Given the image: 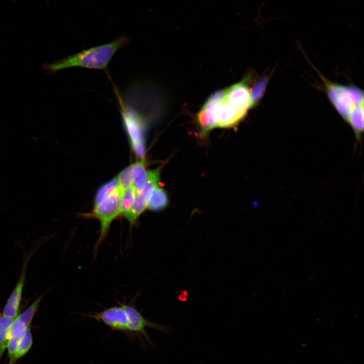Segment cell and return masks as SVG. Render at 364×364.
Segmentation results:
<instances>
[{
	"label": "cell",
	"instance_id": "ba28073f",
	"mask_svg": "<svg viewBox=\"0 0 364 364\" xmlns=\"http://www.w3.org/2000/svg\"><path fill=\"white\" fill-rule=\"evenodd\" d=\"M246 82L245 80L236 83L222 90V94L224 98L230 103L247 112L255 103Z\"/></svg>",
	"mask_w": 364,
	"mask_h": 364
},
{
	"label": "cell",
	"instance_id": "5bb4252c",
	"mask_svg": "<svg viewBox=\"0 0 364 364\" xmlns=\"http://www.w3.org/2000/svg\"><path fill=\"white\" fill-rule=\"evenodd\" d=\"M14 319L0 315V359L7 348V337Z\"/></svg>",
	"mask_w": 364,
	"mask_h": 364
},
{
	"label": "cell",
	"instance_id": "52a82bcc",
	"mask_svg": "<svg viewBox=\"0 0 364 364\" xmlns=\"http://www.w3.org/2000/svg\"><path fill=\"white\" fill-rule=\"evenodd\" d=\"M124 306L129 320V336L139 335L143 336L147 341L152 344L146 331V328L150 327L163 332H167L168 328L161 325L152 322L145 318L135 307L134 303L126 304Z\"/></svg>",
	"mask_w": 364,
	"mask_h": 364
},
{
	"label": "cell",
	"instance_id": "277c9868",
	"mask_svg": "<svg viewBox=\"0 0 364 364\" xmlns=\"http://www.w3.org/2000/svg\"><path fill=\"white\" fill-rule=\"evenodd\" d=\"M122 121L134 154L141 159L145 155L146 119L142 111L129 105L122 107Z\"/></svg>",
	"mask_w": 364,
	"mask_h": 364
},
{
	"label": "cell",
	"instance_id": "7c38bea8",
	"mask_svg": "<svg viewBox=\"0 0 364 364\" xmlns=\"http://www.w3.org/2000/svg\"><path fill=\"white\" fill-rule=\"evenodd\" d=\"M168 204V199L166 191L159 185L153 190L147 208L150 210L158 211L165 209Z\"/></svg>",
	"mask_w": 364,
	"mask_h": 364
},
{
	"label": "cell",
	"instance_id": "3957f363",
	"mask_svg": "<svg viewBox=\"0 0 364 364\" xmlns=\"http://www.w3.org/2000/svg\"><path fill=\"white\" fill-rule=\"evenodd\" d=\"M123 192L118 186L100 203L95 206L91 213L86 214L88 217L98 219L101 224L100 233L93 249L95 258L100 245L106 239L112 222L120 214V203Z\"/></svg>",
	"mask_w": 364,
	"mask_h": 364
},
{
	"label": "cell",
	"instance_id": "e0dca14e",
	"mask_svg": "<svg viewBox=\"0 0 364 364\" xmlns=\"http://www.w3.org/2000/svg\"><path fill=\"white\" fill-rule=\"evenodd\" d=\"M132 165L123 169L118 174L117 179L118 187L124 191L132 184Z\"/></svg>",
	"mask_w": 364,
	"mask_h": 364
},
{
	"label": "cell",
	"instance_id": "9c48e42d",
	"mask_svg": "<svg viewBox=\"0 0 364 364\" xmlns=\"http://www.w3.org/2000/svg\"><path fill=\"white\" fill-rule=\"evenodd\" d=\"M43 295L38 297L28 308L14 319L7 337V343L9 340L19 336L30 327Z\"/></svg>",
	"mask_w": 364,
	"mask_h": 364
},
{
	"label": "cell",
	"instance_id": "5b68a950",
	"mask_svg": "<svg viewBox=\"0 0 364 364\" xmlns=\"http://www.w3.org/2000/svg\"><path fill=\"white\" fill-rule=\"evenodd\" d=\"M118 305L104 308L98 312L85 316L93 318L110 328L112 331L121 332L129 336V320L124 306V301H117Z\"/></svg>",
	"mask_w": 364,
	"mask_h": 364
},
{
	"label": "cell",
	"instance_id": "8992f818",
	"mask_svg": "<svg viewBox=\"0 0 364 364\" xmlns=\"http://www.w3.org/2000/svg\"><path fill=\"white\" fill-rule=\"evenodd\" d=\"M160 167L147 172V180L143 189L136 194L134 203L131 209L123 214L129 221L130 226L135 224L140 215L147 207V204L151 194L155 187L159 186L160 181Z\"/></svg>",
	"mask_w": 364,
	"mask_h": 364
},
{
	"label": "cell",
	"instance_id": "9a60e30c",
	"mask_svg": "<svg viewBox=\"0 0 364 364\" xmlns=\"http://www.w3.org/2000/svg\"><path fill=\"white\" fill-rule=\"evenodd\" d=\"M118 186L117 177H115L102 185L98 190L95 196V206L100 203Z\"/></svg>",
	"mask_w": 364,
	"mask_h": 364
},
{
	"label": "cell",
	"instance_id": "2e32d148",
	"mask_svg": "<svg viewBox=\"0 0 364 364\" xmlns=\"http://www.w3.org/2000/svg\"><path fill=\"white\" fill-rule=\"evenodd\" d=\"M135 196L136 192L132 185L124 191L120 203V213L123 214L131 209Z\"/></svg>",
	"mask_w": 364,
	"mask_h": 364
},
{
	"label": "cell",
	"instance_id": "30bf717a",
	"mask_svg": "<svg viewBox=\"0 0 364 364\" xmlns=\"http://www.w3.org/2000/svg\"><path fill=\"white\" fill-rule=\"evenodd\" d=\"M27 262L23 263L19 279L6 303L2 314L14 319L19 315V307L25 284Z\"/></svg>",
	"mask_w": 364,
	"mask_h": 364
},
{
	"label": "cell",
	"instance_id": "6da1fadb",
	"mask_svg": "<svg viewBox=\"0 0 364 364\" xmlns=\"http://www.w3.org/2000/svg\"><path fill=\"white\" fill-rule=\"evenodd\" d=\"M129 42L128 37L121 36L108 43L84 50L46 65L45 69L51 73L74 67L105 69L116 52Z\"/></svg>",
	"mask_w": 364,
	"mask_h": 364
},
{
	"label": "cell",
	"instance_id": "8fae6325",
	"mask_svg": "<svg viewBox=\"0 0 364 364\" xmlns=\"http://www.w3.org/2000/svg\"><path fill=\"white\" fill-rule=\"evenodd\" d=\"M147 172L144 159H141L132 164V185L136 194L140 192L144 188L147 180Z\"/></svg>",
	"mask_w": 364,
	"mask_h": 364
},
{
	"label": "cell",
	"instance_id": "4fadbf2b",
	"mask_svg": "<svg viewBox=\"0 0 364 364\" xmlns=\"http://www.w3.org/2000/svg\"><path fill=\"white\" fill-rule=\"evenodd\" d=\"M32 343V336L29 327L19 336V340L13 355L12 364H14L17 360L24 356L29 351Z\"/></svg>",
	"mask_w": 364,
	"mask_h": 364
},
{
	"label": "cell",
	"instance_id": "7a4b0ae2",
	"mask_svg": "<svg viewBox=\"0 0 364 364\" xmlns=\"http://www.w3.org/2000/svg\"><path fill=\"white\" fill-rule=\"evenodd\" d=\"M326 86L332 104L346 122L357 109L363 107V92L356 86L329 82Z\"/></svg>",
	"mask_w": 364,
	"mask_h": 364
}]
</instances>
